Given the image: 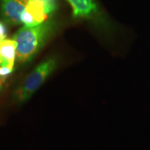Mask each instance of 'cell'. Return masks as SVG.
Returning <instances> with one entry per match:
<instances>
[{"label": "cell", "mask_w": 150, "mask_h": 150, "mask_svg": "<svg viewBox=\"0 0 150 150\" xmlns=\"http://www.w3.org/2000/svg\"><path fill=\"white\" fill-rule=\"evenodd\" d=\"M17 44L13 39H4L0 41V59L14 66L16 59Z\"/></svg>", "instance_id": "6"}, {"label": "cell", "mask_w": 150, "mask_h": 150, "mask_svg": "<svg viewBox=\"0 0 150 150\" xmlns=\"http://www.w3.org/2000/svg\"><path fill=\"white\" fill-rule=\"evenodd\" d=\"M5 81H6V77H4V76H0V92L1 91V90L3 88L4 84L5 83Z\"/></svg>", "instance_id": "9"}, {"label": "cell", "mask_w": 150, "mask_h": 150, "mask_svg": "<svg viewBox=\"0 0 150 150\" xmlns=\"http://www.w3.org/2000/svg\"><path fill=\"white\" fill-rule=\"evenodd\" d=\"M57 67L55 58H50L42 62L28 75L21 85L15 90L13 99L18 104L27 102L38 89L44 83Z\"/></svg>", "instance_id": "2"}, {"label": "cell", "mask_w": 150, "mask_h": 150, "mask_svg": "<svg viewBox=\"0 0 150 150\" xmlns=\"http://www.w3.org/2000/svg\"><path fill=\"white\" fill-rule=\"evenodd\" d=\"M13 68L14 67L9 66V65H0V76L6 77V76L12 73Z\"/></svg>", "instance_id": "7"}, {"label": "cell", "mask_w": 150, "mask_h": 150, "mask_svg": "<svg viewBox=\"0 0 150 150\" xmlns=\"http://www.w3.org/2000/svg\"><path fill=\"white\" fill-rule=\"evenodd\" d=\"M56 8V0H29L22 14V23L27 27L42 24L50 20Z\"/></svg>", "instance_id": "3"}, {"label": "cell", "mask_w": 150, "mask_h": 150, "mask_svg": "<svg viewBox=\"0 0 150 150\" xmlns=\"http://www.w3.org/2000/svg\"><path fill=\"white\" fill-rule=\"evenodd\" d=\"M55 28V22L50 19L38 25L20 28L13 37L17 44V61L21 64L31 61L53 34Z\"/></svg>", "instance_id": "1"}, {"label": "cell", "mask_w": 150, "mask_h": 150, "mask_svg": "<svg viewBox=\"0 0 150 150\" xmlns=\"http://www.w3.org/2000/svg\"><path fill=\"white\" fill-rule=\"evenodd\" d=\"M72 9L74 18H90L97 13L95 0H66Z\"/></svg>", "instance_id": "5"}, {"label": "cell", "mask_w": 150, "mask_h": 150, "mask_svg": "<svg viewBox=\"0 0 150 150\" xmlns=\"http://www.w3.org/2000/svg\"><path fill=\"white\" fill-rule=\"evenodd\" d=\"M7 36V29L4 22L0 21V41L4 40Z\"/></svg>", "instance_id": "8"}, {"label": "cell", "mask_w": 150, "mask_h": 150, "mask_svg": "<svg viewBox=\"0 0 150 150\" xmlns=\"http://www.w3.org/2000/svg\"><path fill=\"white\" fill-rule=\"evenodd\" d=\"M29 0H1V16L5 23L16 26L22 24L21 16Z\"/></svg>", "instance_id": "4"}]
</instances>
